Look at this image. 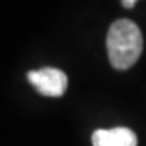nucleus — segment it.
Returning <instances> with one entry per match:
<instances>
[{
    "label": "nucleus",
    "instance_id": "f03ea898",
    "mask_svg": "<svg viewBox=\"0 0 146 146\" xmlns=\"http://www.w3.org/2000/svg\"><path fill=\"white\" fill-rule=\"evenodd\" d=\"M28 81L36 88V91L47 98H60L67 91L68 78L58 68H41L28 73Z\"/></svg>",
    "mask_w": 146,
    "mask_h": 146
},
{
    "label": "nucleus",
    "instance_id": "7ed1b4c3",
    "mask_svg": "<svg viewBox=\"0 0 146 146\" xmlns=\"http://www.w3.org/2000/svg\"><path fill=\"white\" fill-rule=\"evenodd\" d=\"M93 146H136L138 138L135 131L127 127H115V128H99L91 136Z\"/></svg>",
    "mask_w": 146,
    "mask_h": 146
},
{
    "label": "nucleus",
    "instance_id": "f257e3e1",
    "mask_svg": "<svg viewBox=\"0 0 146 146\" xmlns=\"http://www.w3.org/2000/svg\"><path fill=\"white\" fill-rule=\"evenodd\" d=\"M107 55L115 70H128L143 52V36L138 25L122 18L114 21L107 33Z\"/></svg>",
    "mask_w": 146,
    "mask_h": 146
},
{
    "label": "nucleus",
    "instance_id": "20e7f679",
    "mask_svg": "<svg viewBox=\"0 0 146 146\" xmlns=\"http://www.w3.org/2000/svg\"><path fill=\"white\" fill-rule=\"evenodd\" d=\"M135 0H123V2H122V5L125 7V8H133V7H135Z\"/></svg>",
    "mask_w": 146,
    "mask_h": 146
}]
</instances>
